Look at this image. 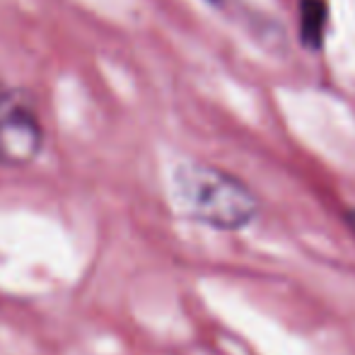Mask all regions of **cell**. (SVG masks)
Returning a JSON list of instances; mask_svg holds the SVG:
<instances>
[{"label": "cell", "mask_w": 355, "mask_h": 355, "mask_svg": "<svg viewBox=\"0 0 355 355\" xmlns=\"http://www.w3.org/2000/svg\"><path fill=\"white\" fill-rule=\"evenodd\" d=\"M172 196L189 220L227 232L247 227L259 211L257 196L242 179L201 162H184L174 169Z\"/></svg>", "instance_id": "obj_1"}, {"label": "cell", "mask_w": 355, "mask_h": 355, "mask_svg": "<svg viewBox=\"0 0 355 355\" xmlns=\"http://www.w3.org/2000/svg\"><path fill=\"white\" fill-rule=\"evenodd\" d=\"M44 126L29 102L15 94L0 97V164L22 167L39 157Z\"/></svg>", "instance_id": "obj_2"}, {"label": "cell", "mask_w": 355, "mask_h": 355, "mask_svg": "<svg viewBox=\"0 0 355 355\" xmlns=\"http://www.w3.org/2000/svg\"><path fill=\"white\" fill-rule=\"evenodd\" d=\"M329 10L324 0H300V37L307 49H319L327 34Z\"/></svg>", "instance_id": "obj_3"}, {"label": "cell", "mask_w": 355, "mask_h": 355, "mask_svg": "<svg viewBox=\"0 0 355 355\" xmlns=\"http://www.w3.org/2000/svg\"><path fill=\"white\" fill-rule=\"evenodd\" d=\"M346 220H348V225H351V230L355 232V211H348L346 213Z\"/></svg>", "instance_id": "obj_4"}]
</instances>
